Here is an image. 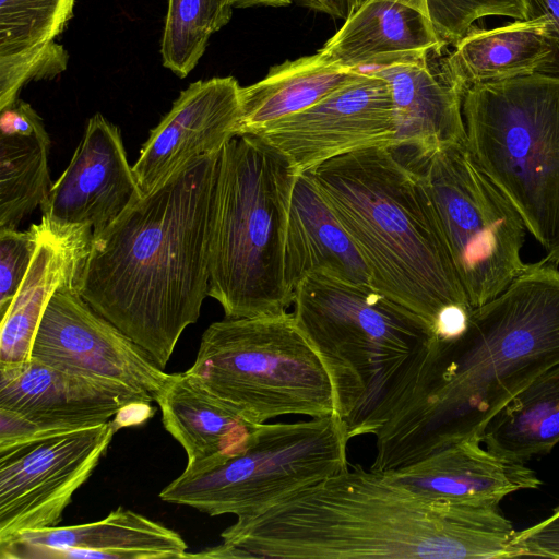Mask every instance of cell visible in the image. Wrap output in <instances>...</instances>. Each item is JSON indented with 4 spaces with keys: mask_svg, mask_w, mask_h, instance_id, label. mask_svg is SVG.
Returning <instances> with one entry per match:
<instances>
[{
    "mask_svg": "<svg viewBox=\"0 0 559 559\" xmlns=\"http://www.w3.org/2000/svg\"><path fill=\"white\" fill-rule=\"evenodd\" d=\"M551 55L549 22L518 20L491 29L471 28L447 53L448 68L464 91L538 72Z\"/></svg>",
    "mask_w": 559,
    "mask_h": 559,
    "instance_id": "cb8c5ba5",
    "label": "cell"
},
{
    "mask_svg": "<svg viewBox=\"0 0 559 559\" xmlns=\"http://www.w3.org/2000/svg\"><path fill=\"white\" fill-rule=\"evenodd\" d=\"M360 70L331 64L317 52L271 68L261 81L241 87L239 134H257L302 111L355 79Z\"/></svg>",
    "mask_w": 559,
    "mask_h": 559,
    "instance_id": "d4e9b609",
    "label": "cell"
},
{
    "mask_svg": "<svg viewBox=\"0 0 559 559\" xmlns=\"http://www.w3.org/2000/svg\"><path fill=\"white\" fill-rule=\"evenodd\" d=\"M348 440L346 426L336 414L264 423L243 452L206 471L182 472L159 498L211 516H251L346 469Z\"/></svg>",
    "mask_w": 559,
    "mask_h": 559,
    "instance_id": "9c48e42d",
    "label": "cell"
},
{
    "mask_svg": "<svg viewBox=\"0 0 559 559\" xmlns=\"http://www.w3.org/2000/svg\"><path fill=\"white\" fill-rule=\"evenodd\" d=\"M292 1V0H290ZM299 3L313 10L326 13L338 19H346L350 4L349 0H297Z\"/></svg>",
    "mask_w": 559,
    "mask_h": 559,
    "instance_id": "e575fe53",
    "label": "cell"
},
{
    "mask_svg": "<svg viewBox=\"0 0 559 559\" xmlns=\"http://www.w3.org/2000/svg\"><path fill=\"white\" fill-rule=\"evenodd\" d=\"M118 429L112 419L0 451V545L26 531L58 526Z\"/></svg>",
    "mask_w": 559,
    "mask_h": 559,
    "instance_id": "8fae6325",
    "label": "cell"
},
{
    "mask_svg": "<svg viewBox=\"0 0 559 559\" xmlns=\"http://www.w3.org/2000/svg\"><path fill=\"white\" fill-rule=\"evenodd\" d=\"M480 438L489 451L516 462L548 453L559 442V364L501 407Z\"/></svg>",
    "mask_w": 559,
    "mask_h": 559,
    "instance_id": "484cf974",
    "label": "cell"
},
{
    "mask_svg": "<svg viewBox=\"0 0 559 559\" xmlns=\"http://www.w3.org/2000/svg\"><path fill=\"white\" fill-rule=\"evenodd\" d=\"M69 53L56 41L32 52L0 57V110L19 99L31 81L51 80L67 69Z\"/></svg>",
    "mask_w": 559,
    "mask_h": 559,
    "instance_id": "4dcf8cb0",
    "label": "cell"
},
{
    "mask_svg": "<svg viewBox=\"0 0 559 559\" xmlns=\"http://www.w3.org/2000/svg\"><path fill=\"white\" fill-rule=\"evenodd\" d=\"M254 135L282 154L295 175L348 153L391 148L395 124L390 86L370 70L360 71L311 107Z\"/></svg>",
    "mask_w": 559,
    "mask_h": 559,
    "instance_id": "7c38bea8",
    "label": "cell"
},
{
    "mask_svg": "<svg viewBox=\"0 0 559 559\" xmlns=\"http://www.w3.org/2000/svg\"><path fill=\"white\" fill-rule=\"evenodd\" d=\"M296 175L262 138L239 134L222 148L211 240L209 296L225 318L287 312V213Z\"/></svg>",
    "mask_w": 559,
    "mask_h": 559,
    "instance_id": "8992f818",
    "label": "cell"
},
{
    "mask_svg": "<svg viewBox=\"0 0 559 559\" xmlns=\"http://www.w3.org/2000/svg\"><path fill=\"white\" fill-rule=\"evenodd\" d=\"M521 556L559 558V507L546 520L516 532L513 558Z\"/></svg>",
    "mask_w": 559,
    "mask_h": 559,
    "instance_id": "d6a6232c",
    "label": "cell"
},
{
    "mask_svg": "<svg viewBox=\"0 0 559 559\" xmlns=\"http://www.w3.org/2000/svg\"><path fill=\"white\" fill-rule=\"evenodd\" d=\"M444 48L419 62L372 68L391 90L395 135L391 150L406 159L421 158L466 144L464 91L453 79Z\"/></svg>",
    "mask_w": 559,
    "mask_h": 559,
    "instance_id": "e0dca14e",
    "label": "cell"
},
{
    "mask_svg": "<svg viewBox=\"0 0 559 559\" xmlns=\"http://www.w3.org/2000/svg\"><path fill=\"white\" fill-rule=\"evenodd\" d=\"M187 373L253 425L335 414L330 376L293 313L212 323Z\"/></svg>",
    "mask_w": 559,
    "mask_h": 559,
    "instance_id": "ba28073f",
    "label": "cell"
},
{
    "mask_svg": "<svg viewBox=\"0 0 559 559\" xmlns=\"http://www.w3.org/2000/svg\"><path fill=\"white\" fill-rule=\"evenodd\" d=\"M219 155L191 159L93 235L75 282L162 369L209 296Z\"/></svg>",
    "mask_w": 559,
    "mask_h": 559,
    "instance_id": "3957f363",
    "label": "cell"
},
{
    "mask_svg": "<svg viewBox=\"0 0 559 559\" xmlns=\"http://www.w3.org/2000/svg\"><path fill=\"white\" fill-rule=\"evenodd\" d=\"M164 428L185 449V473L217 466L243 452L255 429L187 371L173 373L156 401Z\"/></svg>",
    "mask_w": 559,
    "mask_h": 559,
    "instance_id": "603a6c76",
    "label": "cell"
},
{
    "mask_svg": "<svg viewBox=\"0 0 559 559\" xmlns=\"http://www.w3.org/2000/svg\"><path fill=\"white\" fill-rule=\"evenodd\" d=\"M154 400L123 383L69 371L32 357L0 364V408L24 418L33 440L112 420Z\"/></svg>",
    "mask_w": 559,
    "mask_h": 559,
    "instance_id": "5bb4252c",
    "label": "cell"
},
{
    "mask_svg": "<svg viewBox=\"0 0 559 559\" xmlns=\"http://www.w3.org/2000/svg\"><path fill=\"white\" fill-rule=\"evenodd\" d=\"M402 159L426 186L471 306L496 298L528 265L521 258L527 228L519 212L476 164L466 144Z\"/></svg>",
    "mask_w": 559,
    "mask_h": 559,
    "instance_id": "30bf717a",
    "label": "cell"
},
{
    "mask_svg": "<svg viewBox=\"0 0 559 559\" xmlns=\"http://www.w3.org/2000/svg\"><path fill=\"white\" fill-rule=\"evenodd\" d=\"M50 146L44 121L25 131H0V229L17 228L48 195Z\"/></svg>",
    "mask_w": 559,
    "mask_h": 559,
    "instance_id": "4316f807",
    "label": "cell"
},
{
    "mask_svg": "<svg viewBox=\"0 0 559 559\" xmlns=\"http://www.w3.org/2000/svg\"><path fill=\"white\" fill-rule=\"evenodd\" d=\"M140 195L119 128L95 114L39 207L41 218L53 226L88 228L96 235Z\"/></svg>",
    "mask_w": 559,
    "mask_h": 559,
    "instance_id": "9a60e30c",
    "label": "cell"
},
{
    "mask_svg": "<svg viewBox=\"0 0 559 559\" xmlns=\"http://www.w3.org/2000/svg\"><path fill=\"white\" fill-rule=\"evenodd\" d=\"M41 223L27 230L0 229V314L2 316L19 290L36 253Z\"/></svg>",
    "mask_w": 559,
    "mask_h": 559,
    "instance_id": "1f68e13d",
    "label": "cell"
},
{
    "mask_svg": "<svg viewBox=\"0 0 559 559\" xmlns=\"http://www.w3.org/2000/svg\"><path fill=\"white\" fill-rule=\"evenodd\" d=\"M515 534L499 503L425 500L356 464L237 518L221 537L240 558L504 559Z\"/></svg>",
    "mask_w": 559,
    "mask_h": 559,
    "instance_id": "7a4b0ae2",
    "label": "cell"
},
{
    "mask_svg": "<svg viewBox=\"0 0 559 559\" xmlns=\"http://www.w3.org/2000/svg\"><path fill=\"white\" fill-rule=\"evenodd\" d=\"M75 0H0V57L32 52L56 41Z\"/></svg>",
    "mask_w": 559,
    "mask_h": 559,
    "instance_id": "f1b7e54d",
    "label": "cell"
},
{
    "mask_svg": "<svg viewBox=\"0 0 559 559\" xmlns=\"http://www.w3.org/2000/svg\"><path fill=\"white\" fill-rule=\"evenodd\" d=\"M481 444L480 438H468L384 475L419 498L444 503H500L512 492L540 486V479L524 463L495 454Z\"/></svg>",
    "mask_w": 559,
    "mask_h": 559,
    "instance_id": "ffe728a7",
    "label": "cell"
},
{
    "mask_svg": "<svg viewBox=\"0 0 559 559\" xmlns=\"http://www.w3.org/2000/svg\"><path fill=\"white\" fill-rule=\"evenodd\" d=\"M31 266L14 298L1 316L0 364L32 358L43 314L63 285L76 282L93 238L88 228H60L44 218Z\"/></svg>",
    "mask_w": 559,
    "mask_h": 559,
    "instance_id": "7402d4cb",
    "label": "cell"
},
{
    "mask_svg": "<svg viewBox=\"0 0 559 559\" xmlns=\"http://www.w3.org/2000/svg\"><path fill=\"white\" fill-rule=\"evenodd\" d=\"M235 0H168L160 43L163 66L186 78L205 52L213 34L229 21Z\"/></svg>",
    "mask_w": 559,
    "mask_h": 559,
    "instance_id": "83f0119b",
    "label": "cell"
},
{
    "mask_svg": "<svg viewBox=\"0 0 559 559\" xmlns=\"http://www.w3.org/2000/svg\"><path fill=\"white\" fill-rule=\"evenodd\" d=\"M314 273L370 284V273L358 248L307 171L296 175L289 201L284 241L285 283L295 295L299 283Z\"/></svg>",
    "mask_w": 559,
    "mask_h": 559,
    "instance_id": "44dd1931",
    "label": "cell"
},
{
    "mask_svg": "<svg viewBox=\"0 0 559 559\" xmlns=\"http://www.w3.org/2000/svg\"><path fill=\"white\" fill-rule=\"evenodd\" d=\"M558 364L559 270L543 259L473 308L459 333L435 334L383 409L370 469L396 471L480 438L501 407Z\"/></svg>",
    "mask_w": 559,
    "mask_h": 559,
    "instance_id": "6da1fadb",
    "label": "cell"
},
{
    "mask_svg": "<svg viewBox=\"0 0 559 559\" xmlns=\"http://www.w3.org/2000/svg\"><path fill=\"white\" fill-rule=\"evenodd\" d=\"M364 258L370 284L459 333L473 309L419 173L389 147L348 153L309 171Z\"/></svg>",
    "mask_w": 559,
    "mask_h": 559,
    "instance_id": "277c9868",
    "label": "cell"
},
{
    "mask_svg": "<svg viewBox=\"0 0 559 559\" xmlns=\"http://www.w3.org/2000/svg\"><path fill=\"white\" fill-rule=\"evenodd\" d=\"M32 357L57 368L123 383L154 401L170 378L143 347L83 299L75 282L58 288L51 297Z\"/></svg>",
    "mask_w": 559,
    "mask_h": 559,
    "instance_id": "4fadbf2b",
    "label": "cell"
},
{
    "mask_svg": "<svg viewBox=\"0 0 559 559\" xmlns=\"http://www.w3.org/2000/svg\"><path fill=\"white\" fill-rule=\"evenodd\" d=\"M174 530L123 507L105 519L71 526L26 531L0 545L1 559L187 558Z\"/></svg>",
    "mask_w": 559,
    "mask_h": 559,
    "instance_id": "ac0fdd59",
    "label": "cell"
},
{
    "mask_svg": "<svg viewBox=\"0 0 559 559\" xmlns=\"http://www.w3.org/2000/svg\"><path fill=\"white\" fill-rule=\"evenodd\" d=\"M241 86L233 76L191 83L151 130L132 170L142 195L191 159L221 152L237 135Z\"/></svg>",
    "mask_w": 559,
    "mask_h": 559,
    "instance_id": "2e32d148",
    "label": "cell"
},
{
    "mask_svg": "<svg viewBox=\"0 0 559 559\" xmlns=\"http://www.w3.org/2000/svg\"><path fill=\"white\" fill-rule=\"evenodd\" d=\"M294 307L330 376L348 438L374 436L386 403L435 336L432 325L371 284L323 273L299 283Z\"/></svg>",
    "mask_w": 559,
    "mask_h": 559,
    "instance_id": "5b68a950",
    "label": "cell"
},
{
    "mask_svg": "<svg viewBox=\"0 0 559 559\" xmlns=\"http://www.w3.org/2000/svg\"><path fill=\"white\" fill-rule=\"evenodd\" d=\"M442 48L426 0H362L317 52L331 64L360 70L419 62Z\"/></svg>",
    "mask_w": 559,
    "mask_h": 559,
    "instance_id": "d6986e66",
    "label": "cell"
},
{
    "mask_svg": "<svg viewBox=\"0 0 559 559\" xmlns=\"http://www.w3.org/2000/svg\"><path fill=\"white\" fill-rule=\"evenodd\" d=\"M361 1L349 0L350 10ZM426 4L444 47L456 44L479 19L507 16L518 21L526 13L525 0H426Z\"/></svg>",
    "mask_w": 559,
    "mask_h": 559,
    "instance_id": "f546056e",
    "label": "cell"
},
{
    "mask_svg": "<svg viewBox=\"0 0 559 559\" xmlns=\"http://www.w3.org/2000/svg\"><path fill=\"white\" fill-rule=\"evenodd\" d=\"M524 20L543 17L549 22L551 55L537 73L559 76V0H525Z\"/></svg>",
    "mask_w": 559,
    "mask_h": 559,
    "instance_id": "836d02e7",
    "label": "cell"
},
{
    "mask_svg": "<svg viewBox=\"0 0 559 559\" xmlns=\"http://www.w3.org/2000/svg\"><path fill=\"white\" fill-rule=\"evenodd\" d=\"M466 147L559 264V76L533 73L465 91Z\"/></svg>",
    "mask_w": 559,
    "mask_h": 559,
    "instance_id": "52a82bcc",
    "label": "cell"
}]
</instances>
